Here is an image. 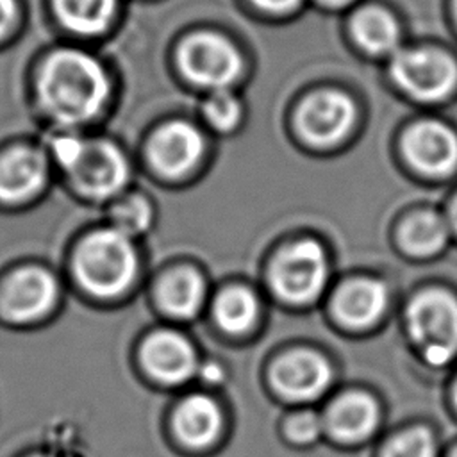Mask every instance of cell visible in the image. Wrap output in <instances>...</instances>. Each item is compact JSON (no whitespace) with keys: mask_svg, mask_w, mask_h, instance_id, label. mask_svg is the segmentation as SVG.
Listing matches in <instances>:
<instances>
[{"mask_svg":"<svg viewBox=\"0 0 457 457\" xmlns=\"http://www.w3.org/2000/svg\"><path fill=\"white\" fill-rule=\"evenodd\" d=\"M37 86L45 109L55 120L71 125L93 118L107 96L102 66L79 50H59L50 55Z\"/></svg>","mask_w":457,"mask_h":457,"instance_id":"6da1fadb","label":"cell"},{"mask_svg":"<svg viewBox=\"0 0 457 457\" xmlns=\"http://www.w3.org/2000/svg\"><path fill=\"white\" fill-rule=\"evenodd\" d=\"M75 271L80 284L98 296L121 293L136 273V253L129 236L116 228L91 234L77 250Z\"/></svg>","mask_w":457,"mask_h":457,"instance_id":"7a4b0ae2","label":"cell"},{"mask_svg":"<svg viewBox=\"0 0 457 457\" xmlns=\"http://www.w3.org/2000/svg\"><path fill=\"white\" fill-rule=\"evenodd\" d=\"M407 327L430 364H445L457 353V300L441 289L420 293L407 309Z\"/></svg>","mask_w":457,"mask_h":457,"instance_id":"3957f363","label":"cell"},{"mask_svg":"<svg viewBox=\"0 0 457 457\" xmlns=\"http://www.w3.org/2000/svg\"><path fill=\"white\" fill-rule=\"evenodd\" d=\"M179 66L195 84L227 89L241 73L243 61L236 46L216 32H196L179 48Z\"/></svg>","mask_w":457,"mask_h":457,"instance_id":"277c9868","label":"cell"},{"mask_svg":"<svg viewBox=\"0 0 457 457\" xmlns=\"http://www.w3.org/2000/svg\"><path fill=\"white\" fill-rule=\"evenodd\" d=\"M391 75L412 98L436 102L445 98L455 86L457 66L441 50L411 48L395 54Z\"/></svg>","mask_w":457,"mask_h":457,"instance_id":"5b68a950","label":"cell"},{"mask_svg":"<svg viewBox=\"0 0 457 457\" xmlns=\"http://www.w3.org/2000/svg\"><path fill=\"white\" fill-rule=\"evenodd\" d=\"M327 280V261L314 241H302L280 252L273 264L271 282L287 302L307 303L314 300Z\"/></svg>","mask_w":457,"mask_h":457,"instance_id":"8992f818","label":"cell"},{"mask_svg":"<svg viewBox=\"0 0 457 457\" xmlns=\"http://www.w3.org/2000/svg\"><path fill=\"white\" fill-rule=\"evenodd\" d=\"M75 186L89 196L107 198L118 193L129 179L123 154L107 141H84L75 162L68 168Z\"/></svg>","mask_w":457,"mask_h":457,"instance_id":"52a82bcc","label":"cell"},{"mask_svg":"<svg viewBox=\"0 0 457 457\" xmlns=\"http://www.w3.org/2000/svg\"><path fill=\"white\" fill-rule=\"evenodd\" d=\"M355 118L353 102L341 91L323 89L312 93L298 109V129L303 137L320 146L341 141Z\"/></svg>","mask_w":457,"mask_h":457,"instance_id":"ba28073f","label":"cell"},{"mask_svg":"<svg viewBox=\"0 0 457 457\" xmlns=\"http://www.w3.org/2000/svg\"><path fill=\"white\" fill-rule=\"evenodd\" d=\"M204 154V137L187 121H168L148 143L152 166L166 177H180L193 170Z\"/></svg>","mask_w":457,"mask_h":457,"instance_id":"9c48e42d","label":"cell"},{"mask_svg":"<svg viewBox=\"0 0 457 457\" xmlns=\"http://www.w3.org/2000/svg\"><path fill=\"white\" fill-rule=\"evenodd\" d=\"M57 298V284L43 270L25 268L11 275L0 291L2 312L16 321H30L46 314Z\"/></svg>","mask_w":457,"mask_h":457,"instance_id":"30bf717a","label":"cell"},{"mask_svg":"<svg viewBox=\"0 0 457 457\" xmlns=\"http://www.w3.org/2000/svg\"><path fill=\"white\" fill-rule=\"evenodd\" d=\"M409 162L427 175H446L457 166V136L437 121H420L403 136Z\"/></svg>","mask_w":457,"mask_h":457,"instance_id":"8fae6325","label":"cell"},{"mask_svg":"<svg viewBox=\"0 0 457 457\" xmlns=\"http://www.w3.org/2000/svg\"><path fill=\"white\" fill-rule=\"evenodd\" d=\"M332 380L328 362L311 350H295L284 355L273 368V382L278 391L293 400L320 396Z\"/></svg>","mask_w":457,"mask_h":457,"instance_id":"7c38bea8","label":"cell"},{"mask_svg":"<svg viewBox=\"0 0 457 457\" xmlns=\"http://www.w3.org/2000/svg\"><path fill=\"white\" fill-rule=\"evenodd\" d=\"M143 361L155 378L168 384H179L189 378L196 368L191 345L182 336L168 330L148 337L143 346Z\"/></svg>","mask_w":457,"mask_h":457,"instance_id":"4fadbf2b","label":"cell"},{"mask_svg":"<svg viewBox=\"0 0 457 457\" xmlns=\"http://www.w3.org/2000/svg\"><path fill=\"white\" fill-rule=\"evenodd\" d=\"M46 179L41 154L30 148H12L0 157V200L18 204L36 195Z\"/></svg>","mask_w":457,"mask_h":457,"instance_id":"5bb4252c","label":"cell"},{"mask_svg":"<svg viewBox=\"0 0 457 457\" xmlns=\"http://www.w3.org/2000/svg\"><path fill=\"white\" fill-rule=\"evenodd\" d=\"M387 305V289L373 278H355L345 284L336 295L334 309L337 318L350 327L375 323Z\"/></svg>","mask_w":457,"mask_h":457,"instance_id":"9a60e30c","label":"cell"},{"mask_svg":"<svg viewBox=\"0 0 457 457\" xmlns=\"http://www.w3.org/2000/svg\"><path fill=\"white\" fill-rule=\"evenodd\" d=\"M378 421L375 402L362 393L339 396L325 414V427L341 441H359L371 434Z\"/></svg>","mask_w":457,"mask_h":457,"instance_id":"2e32d148","label":"cell"},{"mask_svg":"<svg viewBox=\"0 0 457 457\" xmlns=\"http://www.w3.org/2000/svg\"><path fill=\"white\" fill-rule=\"evenodd\" d=\"M221 427V414L216 403L202 395L186 398L175 412V428L179 437L191 446L212 443Z\"/></svg>","mask_w":457,"mask_h":457,"instance_id":"e0dca14e","label":"cell"},{"mask_svg":"<svg viewBox=\"0 0 457 457\" xmlns=\"http://www.w3.org/2000/svg\"><path fill=\"white\" fill-rule=\"evenodd\" d=\"M352 34L355 41L370 54L396 52L400 30L395 18L382 7H364L352 18Z\"/></svg>","mask_w":457,"mask_h":457,"instance_id":"ac0fdd59","label":"cell"},{"mask_svg":"<svg viewBox=\"0 0 457 457\" xmlns=\"http://www.w3.org/2000/svg\"><path fill=\"white\" fill-rule=\"evenodd\" d=\"M204 282L191 270L170 273L159 287L161 305L177 318H191L198 312L204 302Z\"/></svg>","mask_w":457,"mask_h":457,"instance_id":"d6986e66","label":"cell"},{"mask_svg":"<svg viewBox=\"0 0 457 457\" xmlns=\"http://www.w3.org/2000/svg\"><path fill=\"white\" fill-rule=\"evenodd\" d=\"M118 0H55L61 21L80 34L102 32L114 11Z\"/></svg>","mask_w":457,"mask_h":457,"instance_id":"ffe728a7","label":"cell"},{"mask_svg":"<svg viewBox=\"0 0 457 457\" xmlns=\"http://www.w3.org/2000/svg\"><path fill=\"white\" fill-rule=\"evenodd\" d=\"M259 314L255 296L243 287H230L223 291L214 303V316L218 325L230 332L239 334L248 330Z\"/></svg>","mask_w":457,"mask_h":457,"instance_id":"44dd1931","label":"cell"},{"mask_svg":"<svg viewBox=\"0 0 457 457\" xmlns=\"http://www.w3.org/2000/svg\"><path fill=\"white\" fill-rule=\"evenodd\" d=\"M402 241L409 252L416 255H428L445 245L446 227L434 212H420L409 218L403 225Z\"/></svg>","mask_w":457,"mask_h":457,"instance_id":"7402d4cb","label":"cell"},{"mask_svg":"<svg viewBox=\"0 0 457 457\" xmlns=\"http://www.w3.org/2000/svg\"><path fill=\"white\" fill-rule=\"evenodd\" d=\"M204 116L216 130L228 132L241 120V104L228 89H216L204 102Z\"/></svg>","mask_w":457,"mask_h":457,"instance_id":"603a6c76","label":"cell"},{"mask_svg":"<svg viewBox=\"0 0 457 457\" xmlns=\"http://www.w3.org/2000/svg\"><path fill=\"white\" fill-rule=\"evenodd\" d=\"M114 228L125 236L143 232L152 221V207L141 196H129L112 209Z\"/></svg>","mask_w":457,"mask_h":457,"instance_id":"cb8c5ba5","label":"cell"},{"mask_svg":"<svg viewBox=\"0 0 457 457\" xmlns=\"http://www.w3.org/2000/svg\"><path fill=\"white\" fill-rule=\"evenodd\" d=\"M432 436L423 428L407 430L396 436L386 448L384 457H434Z\"/></svg>","mask_w":457,"mask_h":457,"instance_id":"d4e9b609","label":"cell"},{"mask_svg":"<svg viewBox=\"0 0 457 457\" xmlns=\"http://www.w3.org/2000/svg\"><path fill=\"white\" fill-rule=\"evenodd\" d=\"M287 432H289V437L293 441H298V443H311L314 441L320 432H321V421L316 414L312 412H302L298 416H295L291 421H289V427H287Z\"/></svg>","mask_w":457,"mask_h":457,"instance_id":"484cf974","label":"cell"},{"mask_svg":"<svg viewBox=\"0 0 457 457\" xmlns=\"http://www.w3.org/2000/svg\"><path fill=\"white\" fill-rule=\"evenodd\" d=\"M82 145L84 141L79 139V137H73V136H61L54 141V154H55V159L68 170L75 159L79 157L80 150H82Z\"/></svg>","mask_w":457,"mask_h":457,"instance_id":"4316f807","label":"cell"},{"mask_svg":"<svg viewBox=\"0 0 457 457\" xmlns=\"http://www.w3.org/2000/svg\"><path fill=\"white\" fill-rule=\"evenodd\" d=\"M252 2L270 12H287L300 4V0H252Z\"/></svg>","mask_w":457,"mask_h":457,"instance_id":"83f0119b","label":"cell"},{"mask_svg":"<svg viewBox=\"0 0 457 457\" xmlns=\"http://www.w3.org/2000/svg\"><path fill=\"white\" fill-rule=\"evenodd\" d=\"M16 16V5L14 0H0V37L7 32V29L12 25Z\"/></svg>","mask_w":457,"mask_h":457,"instance_id":"f1b7e54d","label":"cell"},{"mask_svg":"<svg viewBox=\"0 0 457 457\" xmlns=\"http://www.w3.org/2000/svg\"><path fill=\"white\" fill-rule=\"evenodd\" d=\"M204 378H207V380H220V378H221V370H220V366H214V364L207 366V368L204 370Z\"/></svg>","mask_w":457,"mask_h":457,"instance_id":"f546056e","label":"cell"},{"mask_svg":"<svg viewBox=\"0 0 457 457\" xmlns=\"http://www.w3.org/2000/svg\"><path fill=\"white\" fill-rule=\"evenodd\" d=\"M318 2H321V4H325V5H330V7H341V5L350 4L352 0H318Z\"/></svg>","mask_w":457,"mask_h":457,"instance_id":"4dcf8cb0","label":"cell"},{"mask_svg":"<svg viewBox=\"0 0 457 457\" xmlns=\"http://www.w3.org/2000/svg\"><path fill=\"white\" fill-rule=\"evenodd\" d=\"M450 216H452V223H453V227H455V230H457V200L453 202V205H452V212H450Z\"/></svg>","mask_w":457,"mask_h":457,"instance_id":"1f68e13d","label":"cell"},{"mask_svg":"<svg viewBox=\"0 0 457 457\" xmlns=\"http://www.w3.org/2000/svg\"><path fill=\"white\" fill-rule=\"evenodd\" d=\"M455 402H457V384H455Z\"/></svg>","mask_w":457,"mask_h":457,"instance_id":"d6a6232c","label":"cell"},{"mask_svg":"<svg viewBox=\"0 0 457 457\" xmlns=\"http://www.w3.org/2000/svg\"><path fill=\"white\" fill-rule=\"evenodd\" d=\"M455 14H457V0H455Z\"/></svg>","mask_w":457,"mask_h":457,"instance_id":"836d02e7","label":"cell"},{"mask_svg":"<svg viewBox=\"0 0 457 457\" xmlns=\"http://www.w3.org/2000/svg\"><path fill=\"white\" fill-rule=\"evenodd\" d=\"M453 457H457V450H455V453H453Z\"/></svg>","mask_w":457,"mask_h":457,"instance_id":"e575fe53","label":"cell"},{"mask_svg":"<svg viewBox=\"0 0 457 457\" xmlns=\"http://www.w3.org/2000/svg\"><path fill=\"white\" fill-rule=\"evenodd\" d=\"M36 457H45V455H36Z\"/></svg>","mask_w":457,"mask_h":457,"instance_id":"d590c367","label":"cell"}]
</instances>
